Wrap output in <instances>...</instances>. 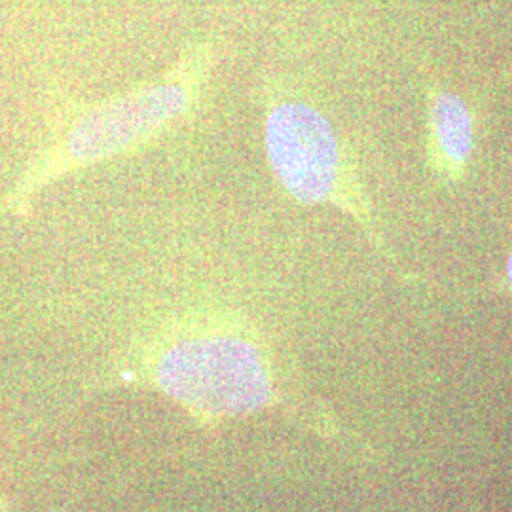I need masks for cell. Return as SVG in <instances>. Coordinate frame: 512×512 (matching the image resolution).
<instances>
[{
	"mask_svg": "<svg viewBox=\"0 0 512 512\" xmlns=\"http://www.w3.org/2000/svg\"><path fill=\"white\" fill-rule=\"evenodd\" d=\"M217 65L209 42L192 44L158 78L82 107L19 186L18 202L46 184L143 152L202 107Z\"/></svg>",
	"mask_w": 512,
	"mask_h": 512,
	"instance_id": "1",
	"label": "cell"
},
{
	"mask_svg": "<svg viewBox=\"0 0 512 512\" xmlns=\"http://www.w3.org/2000/svg\"><path fill=\"white\" fill-rule=\"evenodd\" d=\"M264 145L277 183L293 200L342 211L380 253L387 251L361 177L321 110L289 93L270 95L264 110Z\"/></svg>",
	"mask_w": 512,
	"mask_h": 512,
	"instance_id": "2",
	"label": "cell"
},
{
	"mask_svg": "<svg viewBox=\"0 0 512 512\" xmlns=\"http://www.w3.org/2000/svg\"><path fill=\"white\" fill-rule=\"evenodd\" d=\"M167 395L209 416H243L270 401L272 382L255 342L228 329H198L173 338L156 361Z\"/></svg>",
	"mask_w": 512,
	"mask_h": 512,
	"instance_id": "3",
	"label": "cell"
},
{
	"mask_svg": "<svg viewBox=\"0 0 512 512\" xmlns=\"http://www.w3.org/2000/svg\"><path fill=\"white\" fill-rule=\"evenodd\" d=\"M475 150V124L456 93L431 90L427 99V154L440 181L456 184L467 175Z\"/></svg>",
	"mask_w": 512,
	"mask_h": 512,
	"instance_id": "4",
	"label": "cell"
},
{
	"mask_svg": "<svg viewBox=\"0 0 512 512\" xmlns=\"http://www.w3.org/2000/svg\"><path fill=\"white\" fill-rule=\"evenodd\" d=\"M507 281H509L512 289V251L511 255H509V260H507Z\"/></svg>",
	"mask_w": 512,
	"mask_h": 512,
	"instance_id": "5",
	"label": "cell"
}]
</instances>
